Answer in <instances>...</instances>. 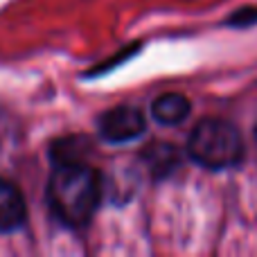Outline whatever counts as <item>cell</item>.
<instances>
[{
    "label": "cell",
    "instance_id": "1",
    "mask_svg": "<svg viewBox=\"0 0 257 257\" xmlns=\"http://www.w3.org/2000/svg\"><path fill=\"white\" fill-rule=\"evenodd\" d=\"M104 196V178L81 160H59L48 181V205L66 228H86Z\"/></svg>",
    "mask_w": 257,
    "mask_h": 257
},
{
    "label": "cell",
    "instance_id": "2",
    "mask_svg": "<svg viewBox=\"0 0 257 257\" xmlns=\"http://www.w3.org/2000/svg\"><path fill=\"white\" fill-rule=\"evenodd\" d=\"M187 156L205 169H230L244 160V138L228 120L205 117L192 128L185 147Z\"/></svg>",
    "mask_w": 257,
    "mask_h": 257
},
{
    "label": "cell",
    "instance_id": "3",
    "mask_svg": "<svg viewBox=\"0 0 257 257\" xmlns=\"http://www.w3.org/2000/svg\"><path fill=\"white\" fill-rule=\"evenodd\" d=\"M147 131L145 115L138 111L136 106H113L104 111L97 117V133L102 140L111 142V145H126L138 138H142Z\"/></svg>",
    "mask_w": 257,
    "mask_h": 257
},
{
    "label": "cell",
    "instance_id": "4",
    "mask_svg": "<svg viewBox=\"0 0 257 257\" xmlns=\"http://www.w3.org/2000/svg\"><path fill=\"white\" fill-rule=\"evenodd\" d=\"M27 221V203L12 181L0 176V232H16Z\"/></svg>",
    "mask_w": 257,
    "mask_h": 257
},
{
    "label": "cell",
    "instance_id": "5",
    "mask_svg": "<svg viewBox=\"0 0 257 257\" xmlns=\"http://www.w3.org/2000/svg\"><path fill=\"white\" fill-rule=\"evenodd\" d=\"M142 160H145L147 169L154 178H167L181 165V151L169 142H151L149 147H145L142 151Z\"/></svg>",
    "mask_w": 257,
    "mask_h": 257
},
{
    "label": "cell",
    "instance_id": "6",
    "mask_svg": "<svg viewBox=\"0 0 257 257\" xmlns=\"http://www.w3.org/2000/svg\"><path fill=\"white\" fill-rule=\"evenodd\" d=\"M192 111V102L181 93H165L151 102V115L163 126H178L187 120Z\"/></svg>",
    "mask_w": 257,
    "mask_h": 257
},
{
    "label": "cell",
    "instance_id": "7",
    "mask_svg": "<svg viewBox=\"0 0 257 257\" xmlns=\"http://www.w3.org/2000/svg\"><path fill=\"white\" fill-rule=\"evenodd\" d=\"M228 27H250L257 25V7H241L226 18Z\"/></svg>",
    "mask_w": 257,
    "mask_h": 257
},
{
    "label": "cell",
    "instance_id": "8",
    "mask_svg": "<svg viewBox=\"0 0 257 257\" xmlns=\"http://www.w3.org/2000/svg\"><path fill=\"white\" fill-rule=\"evenodd\" d=\"M253 136H255V140H257V122H255V126H253Z\"/></svg>",
    "mask_w": 257,
    "mask_h": 257
}]
</instances>
